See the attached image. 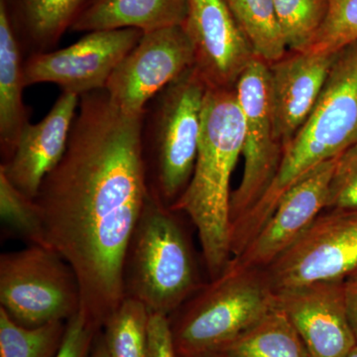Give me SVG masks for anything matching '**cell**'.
I'll use <instances>...</instances> for the list:
<instances>
[{
    "mask_svg": "<svg viewBox=\"0 0 357 357\" xmlns=\"http://www.w3.org/2000/svg\"><path fill=\"white\" fill-rule=\"evenodd\" d=\"M196 357H217L215 356H213V354H204V356H199Z\"/></svg>",
    "mask_w": 357,
    "mask_h": 357,
    "instance_id": "obj_33",
    "label": "cell"
},
{
    "mask_svg": "<svg viewBox=\"0 0 357 357\" xmlns=\"http://www.w3.org/2000/svg\"><path fill=\"white\" fill-rule=\"evenodd\" d=\"M67 321L37 328L18 325L0 307V357H56Z\"/></svg>",
    "mask_w": 357,
    "mask_h": 357,
    "instance_id": "obj_23",
    "label": "cell"
},
{
    "mask_svg": "<svg viewBox=\"0 0 357 357\" xmlns=\"http://www.w3.org/2000/svg\"><path fill=\"white\" fill-rule=\"evenodd\" d=\"M325 211H357V144L337 157Z\"/></svg>",
    "mask_w": 357,
    "mask_h": 357,
    "instance_id": "obj_27",
    "label": "cell"
},
{
    "mask_svg": "<svg viewBox=\"0 0 357 357\" xmlns=\"http://www.w3.org/2000/svg\"><path fill=\"white\" fill-rule=\"evenodd\" d=\"M194 65V49L183 26L144 33L114 70L105 91L124 112L142 114L157 93Z\"/></svg>",
    "mask_w": 357,
    "mask_h": 357,
    "instance_id": "obj_11",
    "label": "cell"
},
{
    "mask_svg": "<svg viewBox=\"0 0 357 357\" xmlns=\"http://www.w3.org/2000/svg\"><path fill=\"white\" fill-rule=\"evenodd\" d=\"M208 89L194 66L143 110L141 148L148 189L166 206L177 201L194 172Z\"/></svg>",
    "mask_w": 357,
    "mask_h": 357,
    "instance_id": "obj_5",
    "label": "cell"
},
{
    "mask_svg": "<svg viewBox=\"0 0 357 357\" xmlns=\"http://www.w3.org/2000/svg\"><path fill=\"white\" fill-rule=\"evenodd\" d=\"M95 326L79 311L67 321L62 345L56 357H89L98 333Z\"/></svg>",
    "mask_w": 357,
    "mask_h": 357,
    "instance_id": "obj_28",
    "label": "cell"
},
{
    "mask_svg": "<svg viewBox=\"0 0 357 357\" xmlns=\"http://www.w3.org/2000/svg\"><path fill=\"white\" fill-rule=\"evenodd\" d=\"M264 271L275 291L356 273L357 211H324Z\"/></svg>",
    "mask_w": 357,
    "mask_h": 357,
    "instance_id": "obj_9",
    "label": "cell"
},
{
    "mask_svg": "<svg viewBox=\"0 0 357 357\" xmlns=\"http://www.w3.org/2000/svg\"><path fill=\"white\" fill-rule=\"evenodd\" d=\"M257 58L267 64L287 54L273 0H225Z\"/></svg>",
    "mask_w": 357,
    "mask_h": 357,
    "instance_id": "obj_21",
    "label": "cell"
},
{
    "mask_svg": "<svg viewBox=\"0 0 357 357\" xmlns=\"http://www.w3.org/2000/svg\"><path fill=\"white\" fill-rule=\"evenodd\" d=\"M244 119L236 88H208L198 156L189 184L172 210L187 215L198 231L211 280L232 259L230 180L243 154Z\"/></svg>",
    "mask_w": 357,
    "mask_h": 357,
    "instance_id": "obj_2",
    "label": "cell"
},
{
    "mask_svg": "<svg viewBox=\"0 0 357 357\" xmlns=\"http://www.w3.org/2000/svg\"><path fill=\"white\" fill-rule=\"evenodd\" d=\"M143 34L131 28L89 32L66 48L29 56L24 62L26 86L55 84L62 91L79 96L105 89Z\"/></svg>",
    "mask_w": 357,
    "mask_h": 357,
    "instance_id": "obj_10",
    "label": "cell"
},
{
    "mask_svg": "<svg viewBox=\"0 0 357 357\" xmlns=\"http://www.w3.org/2000/svg\"><path fill=\"white\" fill-rule=\"evenodd\" d=\"M276 307V292L264 270L243 269L229 263L220 277L199 289L169 318L178 356L213 354Z\"/></svg>",
    "mask_w": 357,
    "mask_h": 357,
    "instance_id": "obj_6",
    "label": "cell"
},
{
    "mask_svg": "<svg viewBox=\"0 0 357 357\" xmlns=\"http://www.w3.org/2000/svg\"><path fill=\"white\" fill-rule=\"evenodd\" d=\"M142 114L124 112L105 89L79 96L64 156L35 198L47 243L74 269L81 311L98 331L126 298L124 259L149 194Z\"/></svg>",
    "mask_w": 357,
    "mask_h": 357,
    "instance_id": "obj_1",
    "label": "cell"
},
{
    "mask_svg": "<svg viewBox=\"0 0 357 357\" xmlns=\"http://www.w3.org/2000/svg\"><path fill=\"white\" fill-rule=\"evenodd\" d=\"M337 160L324 162L293 185L255 239L230 263L243 269L264 270L292 245L325 211Z\"/></svg>",
    "mask_w": 357,
    "mask_h": 357,
    "instance_id": "obj_13",
    "label": "cell"
},
{
    "mask_svg": "<svg viewBox=\"0 0 357 357\" xmlns=\"http://www.w3.org/2000/svg\"><path fill=\"white\" fill-rule=\"evenodd\" d=\"M25 56L9 18L6 1L0 0V156L1 164L13 156L31 110L24 103Z\"/></svg>",
    "mask_w": 357,
    "mask_h": 357,
    "instance_id": "obj_18",
    "label": "cell"
},
{
    "mask_svg": "<svg viewBox=\"0 0 357 357\" xmlns=\"http://www.w3.org/2000/svg\"><path fill=\"white\" fill-rule=\"evenodd\" d=\"M357 144V41L337 53L318 102L284 147L278 172L264 196L231 227L238 256L257 236L285 192L310 171Z\"/></svg>",
    "mask_w": 357,
    "mask_h": 357,
    "instance_id": "obj_3",
    "label": "cell"
},
{
    "mask_svg": "<svg viewBox=\"0 0 357 357\" xmlns=\"http://www.w3.org/2000/svg\"><path fill=\"white\" fill-rule=\"evenodd\" d=\"M345 312L357 344V272L344 281Z\"/></svg>",
    "mask_w": 357,
    "mask_h": 357,
    "instance_id": "obj_30",
    "label": "cell"
},
{
    "mask_svg": "<svg viewBox=\"0 0 357 357\" xmlns=\"http://www.w3.org/2000/svg\"><path fill=\"white\" fill-rule=\"evenodd\" d=\"M345 357H357V345L354 349Z\"/></svg>",
    "mask_w": 357,
    "mask_h": 357,
    "instance_id": "obj_32",
    "label": "cell"
},
{
    "mask_svg": "<svg viewBox=\"0 0 357 357\" xmlns=\"http://www.w3.org/2000/svg\"><path fill=\"white\" fill-rule=\"evenodd\" d=\"M183 27L208 88H236L256 56L225 0H190Z\"/></svg>",
    "mask_w": 357,
    "mask_h": 357,
    "instance_id": "obj_12",
    "label": "cell"
},
{
    "mask_svg": "<svg viewBox=\"0 0 357 357\" xmlns=\"http://www.w3.org/2000/svg\"><path fill=\"white\" fill-rule=\"evenodd\" d=\"M189 6L190 0H89L70 30L156 31L184 25Z\"/></svg>",
    "mask_w": 357,
    "mask_h": 357,
    "instance_id": "obj_17",
    "label": "cell"
},
{
    "mask_svg": "<svg viewBox=\"0 0 357 357\" xmlns=\"http://www.w3.org/2000/svg\"><path fill=\"white\" fill-rule=\"evenodd\" d=\"M210 354L217 357H311L278 306L248 332Z\"/></svg>",
    "mask_w": 357,
    "mask_h": 357,
    "instance_id": "obj_20",
    "label": "cell"
},
{
    "mask_svg": "<svg viewBox=\"0 0 357 357\" xmlns=\"http://www.w3.org/2000/svg\"><path fill=\"white\" fill-rule=\"evenodd\" d=\"M344 281L275 291L277 306L311 357H345L357 345L345 312Z\"/></svg>",
    "mask_w": 357,
    "mask_h": 357,
    "instance_id": "obj_14",
    "label": "cell"
},
{
    "mask_svg": "<svg viewBox=\"0 0 357 357\" xmlns=\"http://www.w3.org/2000/svg\"><path fill=\"white\" fill-rule=\"evenodd\" d=\"M180 213L149 192L126 250L124 296L170 317L203 287Z\"/></svg>",
    "mask_w": 357,
    "mask_h": 357,
    "instance_id": "obj_4",
    "label": "cell"
},
{
    "mask_svg": "<svg viewBox=\"0 0 357 357\" xmlns=\"http://www.w3.org/2000/svg\"><path fill=\"white\" fill-rule=\"evenodd\" d=\"M0 305L18 325L37 328L81 311V287L57 251L29 245L0 256Z\"/></svg>",
    "mask_w": 357,
    "mask_h": 357,
    "instance_id": "obj_7",
    "label": "cell"
},
{
    "mask_svg": "<svg viewBox=\"0 0 357 357\" xmlns=\"http://www.w3.org/2000/svg\"><path fill=\"white\" fill-rule=\"evenodd\" d=\"M25 59L55 50L88 0H4Z\"/></svg>",
    "mask_w": 357,
    "mask_h": 357,
    "instance_id": "obj_19",
    "label": "cell"
},
{
    "mask_svg": "<svg viewBox=\"0 0 357 357\" xmlns=\"http://www.w3.org/2000/svg\"><path fill=\"white\" fill-rule=\"evenodd\" d=\"M79 103V96L62 91L41 121L26 126L13 156L0 165V172L29 198H36L45 177L64 156Z\"/></svg>",
    "mask_w": 357,
    "mask_h": 357,
    "instance_id": "obj_16",
    "label": "cell"
},
{
    "mask_svg": "<svg viewBox=\"0 0 357 357\" xmlns=\"http://www.w3.org/2000/svg\"><path fill=\"white\" fill-rule=\"evenodd\" d=\"M149 319L142 303L124 298L102 326L110 357H148Z\"/></svg>",
    "mask_w": 357,
    "mask_h": 357,
    "instance_id": "obj_22",
    "label": "cell"
},
{
    "mask_svg": "<svg viewBox=\"0 0 357 357\" xmlns=\"http://www.w3.org/2000/svg\"><path fill=\"white\" fill-rule=\"evenodd\" d=\"M331 0H273L286 46L304 52L325 22Z\"/></svg>",
    "mask_w": 357,
    "mask_h": 357,
    "instance_id": "obj_24",
    "label": "cell"
},
{
    "mask_svg": "<svg viewBox=\"0 0 357 357\" xmlns=\"http://www.w3.org/2000/svg\"><path fill=\"white\" fill-rule=\"evenodd\" d=\"M236 91L244 119L241 154L244 168L241 184L231 192V227L252 210L269 189L278 172L284 150L275 130L267 63L257 57L253 59L239 77Z\"/></svg>",
    "mask_w": 357,
    "mask_h": 357,
    "instance_id": "obj_8",
    "label": "cell"
},
{
    "mask_svg": "<svg viewBox=\"0 0 357 357\" xmlns=\"http://www.w3.org/2000/svg\"><path fill=\"white\" fill-rule=\"evenodd\" d=\"M338 52H291L268 64L275 130L284 147L314 109Z\"/></svg>",
    "mask_w": 357,
    "mask_h": 357,
    "instance_id": "obj_15",
    "label": "cell"
},
{
    "mask_svg": "<svg viewBox=\"0 0 357 357\" xmlns=\"http://www.w3.org/2000/svg\"><path fill=\"white\" fill-rule=\"evenodd\" d=\"M0 218L11 234L29 245L50 248L47 243L43 218L38 204L0 172Z\"/></svg>",
    "mask_w": 357,
    "mask_h": 357,
    "instance_id": "obj_25",
    "label": "cell"
},
{
    "mask_svg": "<svg viewBox=\"0 0 357 357\" xmlns=\"http://www.w3.org/2000/svg\"><path fill=\"white\" fill-rule=\"evenodd\" d=\"M89 357H110L107 345H105L102 331L96 335L93 349H91V356Z\"/></svg>",
    "mask_w": 357,
    "mask_h": 357,
    "instance_id": "obj_31",
    "label": "cell"
},
{
    "mask_svg": "<svg viewBox=\"0 0 357 357\" xmlns=\"http://www.w3.org/2000/svg\"><path fill=\"white\" fill-rule=\"evenodd\" d=\"M148 357H178L169 317L150 314Z\"/></svg>",
    "mask_w": 357,
    "mask_h": 357,
    "instance_id": "obj_29",
    "label": "cell"
},
{
    "mask_svg": "<svg viewBox=\"0 0 357 357\" xmlns=\"http://www.w3.org/2000/svg\"><path fill=\"white\" fill-rule=\"evenodd\" d=\"M357 41V0H331L328 15L304 52L337 53Z\"/></svg>",
    "mask_w": 357,
    "mask_h": 357,
    "instance_id": "obj_26",
    "label": "cell"
}]
</instances>
